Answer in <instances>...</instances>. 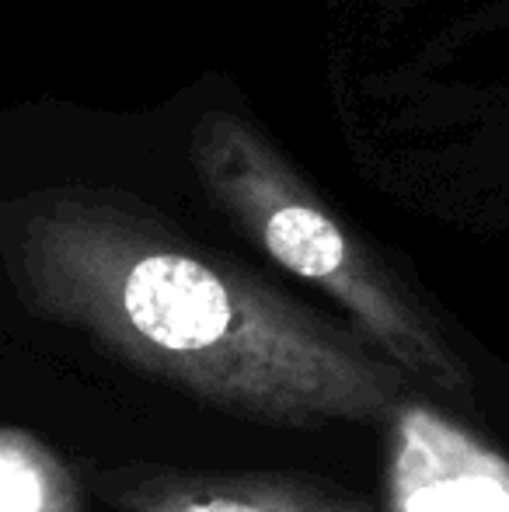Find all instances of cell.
<instances>
[{"label":"cell","instance_id":"277c9868","mask_svg":"<svg viewBox=\"0 0 509 512\" xmlns=\"http://www.w3.org/2000/svg\"><path fill=\"white\" fill-rule=\"evenodd\" d=\"M123 512H381L367 495L297 471H185L119 467L102 474Z\"/></svg>","mask_w":509,"mask_h":512},{"label":"cell","instance_id":"7a4b0ae2","mask_svg":"<svg viewBox=\"0 0 509 512\" xmlns=\"http://www.w3.org/2000/svg\"><path fill=\"white\" fill-rule=\"evenodd\" d=\"M192 168L248 241L279 269L335 300L356 324V335L408 380L450 398H468V363L433 314L401 286L370 244L321 203L252 122L231 112L203 115L192 129Z\"/></svg>","mask_w":509,"mask_h":512},{"label":"cell","instance_id":"3957f363","mask_svg":"<svg viewBox=\"0 0 509 512\" xmlns=\"http://www.w3.org/2000/svg\"><path fill=\"white\" fill-rule=\"evenodd\" d=\"M384 425L387 512H509V460L454 418L405 401Z\"/></svg>","mask_w":509,"mask_h":512},{"label":"cell","instance_id":"6da1fadb","mask_svg":"<svg viewBox=\"0 0 509 512\" xmlns=\"http://www.w3.org/2000/svg\"><path fill=\"white\" fill-rule=\"evenodd\" d=\"M7 237L42 314L224 415L332 429L384 425L412 401L356 331L109 196H35Z\"/></svg>","mask_w":509,"mask_h":512},{"label":"cell","instance_id":"5b68a950","mask_svg":"<svg viewBox=\"0 0 509 512\" xmlns=\"http://www.w3.org/2000/svg\"><path fill=\"white\" fill-rule=\"evenodd\" d=\"M0 512H84L70 467L21 429L0 425Z\"/></svg>","mask_w":509,"mask_h":512}]
</instances>
